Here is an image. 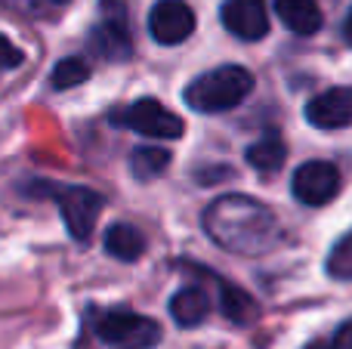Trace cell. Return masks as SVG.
Segmentation results:
<instances>
[{"mask_svg": "<svg viewBox=\"0 0 352 349\" xmlns=\"http://www.w3.org/2000/svg\"><path fill=\"white\" fill-rule=\"evenodd\" d=\"M204 232L217 241L223 251L256 257L272 251L281 241V226L275 214L263 201L248 195H223L201 216Z\"/></svg>", "mask_w": 352, "mask_h": 349, "instance_id": "cell-1", "label": "cell"}, {"mask_svg": "<svg viewBox=\"0 0 352 349\" xmlns=\"http://www.w3.org/2000/svg\"><path fill=\"white\" fill-rule=\"evenodd\" d=\"M254 90V74L241 65H219L213 71L195 78L186 87V102L201 115H219L248 99Z\"/></svg>", "mask_w": 352, "mask_h": 349, "instance_id": "cell-2", "label": "cell"}, {"mask_svg": "<svg viewBox=\"0 0 352 349\" xmlns=\"http://www.w3.org/2000/svg\"><path fill=\"white\" fill-rule=\"evenodd\" d=\"M93 331L109 349H155L161 344V325L148 315L109 309L93 315Z\"/></svg>", "mask_w": 352, "mask_h": 349, "instance_id": "cell-3", "label": "cell"}, {"mask_svg": "<svg viewBox=\"0 0 352 349\" xmlns=\"http://www.w3.org/2000/svg\"><path fill=\"white\" fill-rule=\"evenodd\" d=\"M90 49L105 62H124L133 56V34H130L127 6L121 0H102L99 22L90 31Z\"/></svg>", "mask_w": 352, "mask_h": 349, "instance_id": "cell-4", "label": "cell"}, {"mask_svg": "<svg viewBox=\"0 0 352 349\" xmlns=\"http://www.w3.org/2000/svg\"><path fill=\"white\" fill-rule=\"evenodd\" d=\"M47 195L59 204V214L65 220V229L74 241H90L96 220L102 214V195L87 185H43Z\"/></svg>", "mask_w": 352, "mask_h": 349, "instance_id": "cell-5", "label": "cell"}, {"mask_svg": "<svg viewBox=\"0 0 352 349\" xmlns=\"http://www.w3.org/2000/svg\"><path fill=\"white\" fill-rule=\"evenodd\" d=\"M109 121L115 124V127L136 130V133L152 136V139H179V136L186 133L182 117L173 115V111L167 109V105H161L158 99H136V102L111 111Z\"/></svg>", "mask_w": 352, "mask_h": 349, "instance_id": "cell-6", "label": "cell"}, {"mask_svg": "<svg viewBox=\"0 0 352 349\" xmlns=\"http://www.w3.org/2000/svg\"><path fill=\"white\" fill-rule=\"evenodd\" d=\"M291 192L297 201L322 207L340 192V170L328 161H309V164L297 167L291 179Z\"/></svg>", "mask_w": 352, "mask_h": 349, "instance_id": "cell-7", "label": "cell"}, {"mask_svg": "<svg viewBox=\"0 0 352 349\" xmlns=\"http://www.w3.org/2000/svg\"><path fill=\"white\" fill-rule=\"evenodd\" d=\"M148 31L158 43L176 47V43L188 41L195 31V12L186 0H158L148 12Z\"/></svg>", "mask_w": 352, "mask_h": 349, "instance_id": "cell-8", "label": "cell"}, {"mask_svg": "<svg viewBox=\"0 0 352 349\" xmlns=\"http://www.w3.org/2000/svg\"><path fill=\"white\" fill-rule=\"evenodd\" d=\"M219 19L238 41H263L269 34V12L263 0H226Z\"/></svg>", "mask_w": 352, "mask_h": 349, "instance_id": "cell-9", "label": "cell"}, {"mask_svg": "<svg viewBox=\"0 0 352 349\" xmlns=\"http://www.w3.org/2000/svg\"><path fill=\"white\" fill-rule=\"evenodd\" d=\"M306 121L318 130H343L352 124V87H334L306 105Z\"/></svg>", "mask_w": 352, "mask_h": 349, "instance_id": "cell-10", "label": "cell"}, {"mask_svg": "<svg viewBox=\"0 0 352 349\" xmlns=\"http://www.w3.org/2000/svg\"><path fill=\"white\" fill-rule=\"evenodd\" d=\"M207 313H210V297L198 284H188V288L176 291L170 300V315L179 328H198L207 319Z\"/></svg>", "mask_w": 352, "mask_h": 349, "instance_id": "cell-11", "label": "cell"}, {"mask_svg": "<svg viewBox=\"0 0 352 349\" xmlns=\"http://www.w3.org/2000/svg\"><path fill=\"white\" fill-rule=\"evenodd\" d=\"M275 12L294 34H316L322 28L318 0H275Z\"/></svg>", "mask_w": 352, "mask_h": 349, "instance_id": "cell-12", "label": "cell"}, {"mask_svg": "<svg viewBox=\"0 0 352 349\" xmlns=\"http://www.w3.org/2000/svg\"><path fill=\"white\" fill-rule=\"evenodd\" d=\"M105 251L115 260H121V263H133L146 251V235L136 226H130V223H115L105 232Z\"/></svg>", "mask_w": 352, "mask_h": 349, "instance_id": "cell-13", "label": "cell"}, {"mask_svg": "<svg viewBox=\"0 0 352 349\" xmlns=\"http://www.w3.org/2000/svg\"><path fill=\"white\" fill-rule=\"evenodd\" d=\"M219 309H223V315L229 322H235V325H248V322H254L256 315H260V309H256L254 297L244 294L241 288H235V284L223 282L219 278Z\"/></svg>", "mask_w": 352, "mask_h": 349, "instance_id": "cell-14", "label": "cell"}, {"mask_svg": "<svg viewBox=\"0 0 352 349\" xmlns=\"http://www.w3.org/2000/svg\"><path fill=\"white\" fill-rule=\"evenodd\" d=\"M285 139L278 133H266L254 146H248V164L256 167L260 173H275L285 164Z\"/></svg>", "mask_w": 352, "mask_h": 349, "instance_id": "cell-15", "label": "cell"}, {"mask_svg": "<svg viewBox=\"0 0 352 349\" xmlns=\"http://www.w3.org/2000/svg\"><path fill=\"white\" fill-rule=\"evenodd\" d=\"M170 167V152L161 146H140L130 155V170L136 179H155Z\"/></svg>", "mask_w": 352, "mask_h": 349, "instance_id": "cell-16", "label": "cell"}, {"mask_svg": "<svg viewBox=\"0 0 352 349\" xmlns=\"http://www.w3.org/2000/svg\"><path fill=\"white\" fill-rule=\"evenodd\" d=\"M331 278L337 282H352V232H346L328 254V263H324Z\"/></svg>", "mask_w": 352, "mask_h": 349, "instance_id": "cell-17", "label": "cell"}, {"mask_svg": "<svg viewBox=\"0 0 352 349\" xmlns=\"http://www.w3.org/2000/svg\"><path fill=\"white\" fill-rule=\"evenodd\" d=\"M90 78V62L80 59V56H72V59H62L59 65L53 68V87L56 90H68V87H78Z\"/></svg>", "mask_w": 352, "mask_h": 349, "instance_id": "cell-18", "label": "cell"}, {"mask_svg": "<svg viewBox=\"0 0 352 349\" xmlns=\"http://www.w3.org/2000/svg\"><path fill=\"white\" fill-rule=\"evenodd\" d=\"M22 62H25V53L10 41V37L0 34V71H12V68H19Z\"/></svg>", "mask_w": 352, "mask_h": 349, "instance_id": "cell-19", "label": "cell"}, {"mask_svg": "<svg viewBox=\"0 0 352 349\" xmlns=\"http://www.w3.org/2000/svg\"><path fill=\"white\" fill-rule=\"evenodd\" d=\"M331 340H334V346H337V349H352V319H349L346 325H343Z\"/></svg>", "mask_w": 352, "mask_h": 349, "instance_id": "cell-20", "label": "cell"}, {"mask_svg": "<svg viewBox=\"0 0 352 349\" xmlns=\"http://www.w3.org/2000/svg\"><path fill=\"white\" fill-rule=\"evenodd\" d=\"M343 37H346V43L352 47V10L346 12V22H343Z\"/></svg>", "mask_w": 352, "mask_h": 349, "instance_id": "cell-21", "label": "cell"}, {"mask_svg": "<svg viewBox=\"0 0 352 349\" xmlns=\"http://www.w3.org/2000/svg\"><path fill=\"white\" fill-rule=\"evenodd\" d=\"M31 3H37V6H62V3H68V0H28V3H25V10H31Z\"/></svg>", "mask_w": 352, "mask_h": 349, "instance_id": "cell-22", "label": "cell"}, {"mask_svg": "<svg viewBox=\"0 0 352 349\" xmlns=\"http://www.w3.org/2000/svg\"><path fill=\"white\" fill-rule=\"evenodd\" d=\"M306 349H337V346H334V340H312Z\"/></svg>", "mask_w": 352, "mask_h": 349, "instance_id": "cell-23", "label": "cell"}]
</instances>
